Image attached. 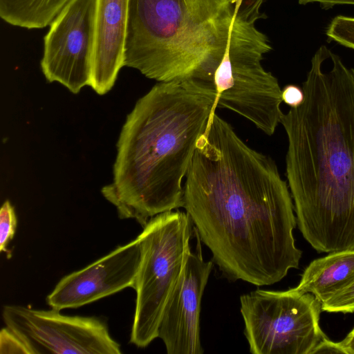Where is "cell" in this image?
I'll return each instance as SVG.
<instances>
[{
	"instance_id": "obj_1",
	"label": "cell",
	"mask_w": 354,
	"mask_h": 354,
	"mask_svg": "<svg viewBox=\"0 0 354 354\" xmlns=\"http://www.w3.org/2000/svg\"><path fill=\"white\" fill-rule=\"evenodd\" d=\"M183 207L212 261L231 281L262 286L298 268L292 198L275 162L215 113L198 138Z\"/></svg>"
},
{
	"instance_id": "obj_2",
	"label": "cell",
	"mask_w": 354,
	"mask_h": 354,
	"mask_svg": "<svg viewBox=\"0 0 354 354\" xmlns=\"http://www.w3.org/2000/svg\"><path fill=\"white\" fill-rule=\"evenodd\" d=\"M302 88L280 120L297 225L317 252L354 250V68L322 46Z\"/></svg>"
},
{
	"instance_id": "obj_3",
	"label": "cell",
	"mask_w": 354,
	"mask_h": 354,
	"mask_svg": "<svg viewBox=\"0 0 354 354\" xmlns=\"http://www.w3.org/2000/svg\"><path fill=\"white\" fill-rule=\"evenodd\" d=\"M216 98L192 82H160L137 101L118 140L113 181L101 189L120 218L143 227L155 216L183 207L182 180Z\"/></svg>"
},
{
	"instance_id": "obj_4",
	"label": "cell",
	"mask_w": 354,
	"mask_h": 354,
	"mask_svg": "<svg viewBox=\"0 0 354 354\" xmlns=\"http://www.w3.org/2000/svg\"><path fill=\"white\" fill-rule=\"evenodd\" d=\"M243 0H129L124 66L200 82L222 56Z\"/></svg>"
},
{
	"instance_id": "obj_5",
	"label": "cell",
	"mask_w": 354,
	"mask_h": 354,
	"mask_svg": "<svg viewBox=\"0 0 354 354\" xmlns=\"http://www.w3.org/2000/svg\"><path fill=\"white\" fill-rule=\"evenodd\" d=\"M263 1L243 0L209 83L217 95L216 108L231 110L272 136L283 114L282 99L277 79L261 64L272 50L266 35L255 26L263 17Z\"/></svg>"
},
{
	"instance_id": "obj_6",
	"label": "cell",
	"mask_w": 354,
	"mask_h": 354,
	"mask_svg": "<svg viewBox=\"0 0 354 354\" xmlns=\"http://www.w3.org/2000/svg\"><path fill=\"white\" fill-rule=\"evenodd\" d=\"M193 233L186 212L169 211L151 218L136 237L141 261L130 343L137 347L145 348L158 338L164 308L186 263Z\"/></svg>"
},
{
	"instance_id": "obj_7",
	"label": "cell",
	"mask_w": 354,
	"mask_h": 354,
	"mask_svg": "<svg viewBox=\"0 0 354 354\" xmlns=\"http://www.w3.org/2000/svg\"><path fill=\"white\" fill-rule=\"evenodd\" d=\"M240 303L251 353L311 354L327 337L319 326L322 303L313 294L257 289Z\"/></svg>"
},
{
	"instance_id": "obj_8",
	"label": "cell",
	"mask_w": 354,
	"mask_h": 354,
	"mask_svg": "<svg viewBox=\"0 0 354 354\" xmlns=\"http://www.w3.org/2000/svg\"><path fill=\"white\" fill-rule=\"evenodd\" d=\"M60 311L6 305L2 317L6 326L23 339L31 354L122 353L104 318L68 316Z\"/></svg>"
},
{
	"instance_id": "obj_9",
	"label": "cell",
	"mask_w": 354,
	"mask_h": 354,
	"mask_svg": "<svg viewBox=\"0 0 354 354\" xmlns=\"http://www.w3.org/2000/svg\"><path fill=\"white\" fill-rule=\"evenodd\" d=\"M96 1L70 0L44 37L43 74L73 93L91 82Z\"/></svg>"
},
{
	"instance_id": "obj_10",
	"label": "cell",
	"mask_w": 354,
	"mask_h": 354,
	"mask_svg": "<svg viewBox=\"0 0 354 354\" xmlns=\"http://www.w3.org/2000/svg\"><path fill=\"white\" fill-rule=\"evenodd\" d=\"M196 237V250H190L181 274L164 308L158 337L168 354H202L200 313L204 290L213 268L205 261L201 241Z\"/></svg>"
},
{
	"instance_id": "obj_11",
	"label": "cell",
	"mask_w": 354,
	"mask_h": 354,
	"mask_svg": "<svg viewBox=\"0 0 354 354\" xmlns=\"http://www.w3.org/2000/svg\"><path fill=\"white\" fill-rule=\"evenodd\" d=\"M141 261L137 239L62 277L46 297L52 308H75L127 288L134 289Z\"/></svg>"
},
{
	"instance_id": "obj_12",
	"label": "cell",
	"mask_w": 354,
	"mask_h": 354,
	"mask_svg": "<svg viewBox=\"0 0 354 354\" xmlns=\"http://www.w3.org/2000/svg\"><path fill=\"white\" fill-rule=\"evenodd\" d=\"M129 0H97L90 86L98 94L113 87L124 66Z\"/></svg>"
},
{
	"instance_id": "obj_13",
	"label": "cell",
	"mask_w": 354,
	"mask_h": 354,
	"mask_svg": "<svg viewBox=\"0 0 354 354\" xmlns=\"http://www.w3.org/2000/svg\"><path fill=\"white\" fill-rule=\"evenodd\" d=\"M354 281V250H339L313 260L294 288L313 294L321 303Z\"/></svg>"
},
{
	"instance_id": "obj_14",
	"label": "cell",
	"mask_w": 354,
	"mask_h": 354,
	"mask_svg": "<svg viewBox=\"0 0 354 354\" xmlns=\"http://www.w3.org/2000/svg\"><path fill=\"white\" fill-rule=\"evenodd\" d=\"M70 0H0V17L7 24L26 29L50 25Z\"/></svg>"
},
{
	"instance_id": "obj_15",
	"label": "cell",
	"mask_w": 354,
	"mask_h": 354,
	"mask_svg": "<svg viewBox=\"0 0 354 354\" xmlns=\"http://www.w3.org/2000/svg\"><path fill=\"white\" fill-rule=\"evenodd\" d=\"M326 34L339 44L354 49V17L342 15L334 17Z\"/></svg>"
},
{
	"instance_id": "obj_16",
	"label": "cell",
	"mask_w": 354,
	"mask_h": 354,
	"mask_svg": "<svg viewBox=\"0 0 354 354\" xmlns=\"http://www.w3.org/2000/svg\"><path fill=\"white\" fill-rule=\"evenodd\" d=\"M17 226V218L11 203L7 200L0 209V251L10 256L8 245L13 239Z\"/></svg>"
},
{
	"instance_id": "obj_17",
	"label": "cell",
	"mask_w": 354,
	"mask_h": 354,
	"mask_svg": "<svg viewBox=\"0 0 354 354\" xmlns=\"http://www.w3.org/2000/svg\"><path fill=\"white\" fill-rule=\"evenodd\" d=\"M322 310L328 313H354V281L322 303Z\"/></svg>"
},
{
	"instance_id": "obj_18",
	"label": "cell",
	"mask_w": 354,
	"mask_h": 354,
	"mask_svg": "<svg viewBox=\"0 0 354 354\" xmlns=\"http://www.w3.org/2000/svg\"><path fill=\"white\" fill-rule=\"evenodd\" d=\"M0 353L31 354L23 339L6 326L0 331Z\"/></svg>"
},
{
	"instance_id": "obj_19",
	"label": "cell",
	"mask_w": 354,
	"mask_h": 354,
	"mask_svg": "<svg viewBox=\"0 0 354 354\" xmlns=\"http://www.w3.org/2000/svg\"><path fill=\"white\" fill-rule=\"evenodd\" d=\"M304 98L303 88L297 85L288 84L281 90L282 101L291 108L299 106L303 103Z\"/></svg>"
},
{
	"instance_id": "obj_20",
	"label": "cell",
	"mask_w": 354,
	"mask_h": 354,
	"mask_svg": "<svg viewBox=\"0 0 354 354\" xmlns=\"http://www.w3.org/2000/svg\"><path fill=\"white\" fill-rule=\"evenodd\" d=\"M346 354L340 342H334L327 337L321 340L313 348L311 354Z\"/></svg>"
},
{
	"instance_id": "obj_21",
	"label": "cell",
	"mask_w": 354,
	"mask_h": 354,
	"mask_svg": "<svg viewBox=\"0 0 354 354\" xmlns=\"http://www.w3.org/2000/svg\"><path fill=\"white\" fill-rule=\"evenodd\" d=\"M301 5H306L312 3H319L322 8L328 9L335 6L352 5L354 6V0H298Z\"/></svg>"
},
{
	"instance_id": "obj_22",
	"label": "cell",
	"mask_w": 354,
	"mask_h": 354,
	"mask_svg": "<svg viewBox=\"0 0 354 354\" xmlns=\"http://www.w3.org/2000/svg\"><path fill=\"white\" fill-rule=\"evenodd\" d=\"M339 342L345 350L346 354H354V328L346 337Z\"/></svg>"
}]
</instances>
